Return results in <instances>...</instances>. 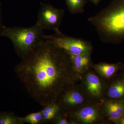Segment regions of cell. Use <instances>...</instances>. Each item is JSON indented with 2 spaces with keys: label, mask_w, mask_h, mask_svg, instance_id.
<instances>
[{
  "label": "cell",
  "mask_w": 124,
  "mask_h": 124,
  "mask_svg": "<svg viewBox=\"0 0 124 124\" xmlns=\"http://www.w3.org/2000/svg\"><path fill=\"white\" fill-rule=\"evenodd\" d=\"M15 72L27 93L44 107L57 102L74 80L70 54L48 38L21 58Z\"/></svg>",
  "instance_id": "obj_1"
},
{
  "label": "cell",
  "mask_w": 124,
  "mask_h": 124,
  "mask_svg": "<svg viewBox=\"0 0 124 124\" xmlns=\"http://www.w3.org/2000/svg\"><path fill=\"white\" fill-rule=\"evenodd\" d=\"M88 20L102 42H122L124 40V0H115Z\"/></svg>",
  "instance_id": "obj_2"
},
{
  "label": "cell",
  "mask_w": 124,
  "mask_h": 124,
  "mask_svg": "<svg viewBox=\"0 0 124 124\" xmlns=\"http://www.w3.org/2000/svg\"><path fill=\"white\" fill-rule=\"evenodd\" d=\"M1 36L10 40L16 52L21 58L47 39L48 35L45 34L44 30L36 23L29 27L4 26Z\"/></svg>",
  "instance_id": "obj_3"
},
{
  "label": "cell",
  "mask_w": 124,
  "mask_h": 124,
  "mask_svg": "<svg viewBox=\"0 0 124 124\" xmlns=\"http://www.w3.org/2000/svg\"><path fill=\"white\" fill-rule=\"evenodd\" d=\"M48 38L55 46L70 55H91L92 53L93 46L91 42L66 35L60 31L55 32L53 35L48 36Z\"/></svg>",
  "instance_id": "obj_4"
},
{
  "label": "cell",
  "mask_w": 124,
  "mask_h": 124,
  "mask_svg": "<svg viewBox=\"0 0 124 124\" xmlns=\"http://www.w3.org/2000/svg\"><path fill=\"white\" fill-rule=\"evenodd\" d=\"M64 15V10L41 3L36 23L44 30H52L56 32L60 31L59 27Z\"/></svg>",
  "instance_id": "obj_5"
},
{
  "label": "cell",
  "mask_w": 124,
  "mask_h": 124,
  "mask_svg": "<svg viewBox=\"0 0 124 124\" xmlns=\"http://www.w3.org/2000/svg\"><path fill=\"white\" fill-rule=\"evenodd\" d=\"M70 55L71 62L73 69L76 70L82 71L86 69L91 63V55L80 54Z\"/></svg>",
  "instance_id": "obj_6"
},
{
  "label": "cell",
  "mask_w": 124,
  "mask_h": 124,
  "mask_svg": "<svg viewBox=\"0 0 124 124\" xmlns=\"http://www.w3.org/2000/svg\"><path fill=\"white\" fill-rule=\"evenodd\" d=\"M106 108L110 119L116 121L121 118L124 112V106L117 102H108L106 104Z\"/></svg>",
  "instance_id": "obj_7"
},
{
  "label": "cell",
  "mask_w": 124,
  "mask_h": 124,
  "mask_svg": "<svg viewBox=\"0 0 124 124\" xmlns=\"http://www.w3.org/2000/svg\"><path fill=\"white\" fill-rule=\"evenodd\" d=\"M60 107L54 102L45 106L41 110L42 116V124H47L56 117L59 111Z\"/></svg>",
  "instance_id": "obj_8"
},
{
  "label": "cell",
  "mask_w": 124,
  "mask_h": 124,
  "mask_svg": "<svg viewBox=\"0 0 124 124\" xmlns=\"http://www.w3.org/2000/svg\"><path fill=\"white\" fill-rule=\"evenodd\" d=\"M86 85L90 93L94 95H100L101 90V86L99 78L93 74L87 76Z\"/></svg>",
  "instance_id": "obj_9"
},
{
  "label": "cell",
  "mask_w": 124,
  "mask_h": 124,
  "mask_svg": "<svg viewBox=\"0 0 124 124\" xmlns=\"http://www.w3.org/2000/svg\"><path fill=\"white\" fill-rule=\"evenodd\" d=\"M63 103L68 106L81 104L84 101V98L79 93L68 90L61 98Z\"/></svg>",
  "instance_id": "obj_10"
},
{
  "label": "cell",
  "mask_w": 124,
  "mask_h": 124,
  "mask_svg": "<svg viewBox=\"0 0 124 124\" xmlns=\"http://www.w3.org/2000/svg\"><path fill=\"white\" fill-rule=\"evenodd\" d=\"M68 10L73 14H82L84 11L85 0H65Z\"/></svg>",
  "instance_id": "obj_11"
},
{
  "label": "cell",
  "mask_w": 124,
  "mask_h": 124,
  "mask_svg": "<svg viewBox=\"0 0 124 124\" xmlns=\"http://www.w3.org/2000/svg\"><path fill=\"white\" fill-rule=\"evenodd\" d=\"M22 117L13 112H0V124H23Z\"/></svg>",
  "instance_id": "obj_12"
},
{
  "label": "cell",
  "mask_w": 124,
  "mask_h": 124,
  "mask_svg": "<svg viewBox=\"0 0 124 124\" xmlns=\"http://www.w3.org/2000/svg\"><path fill=\"white\" fill-rule=\"evenodd\" d=\"M78 116L82 121L86 123H92L97 118L96 111L90 107H86L82 108L79 112Z\"/></svg>",
  "instance_id": "obj_13"
},
{
  "label": "cell",
  "mask_w": 124,
  "mask_h": 124,
  "mask_svg": "<svg viewBox=\"0 0 124 124\" xmlns=\"http://www.w3.org/2000/svg\"><path fill=\"white\" fill-rule=\"evenodd\" d=\"M108 95L113 98H118L124 95V80L119 81L111 86Z\"/></svg>",
  "instance_id": "obj_14"
},
{
  "label": "cell",
  "mask_w": 124,
  "mask_h": 124,
  "mask_svg": "<svg viewBox=\"0 0 124 124\" xmlns=\"http://www.w3.org/2000/svg\"><path fill=\"white\" fill-rule=\"evenodd\" d=\"M96 67L102 75L106 77L112 76L117 69V66L116 64L105 63L99 64Z\"/></svg>",
  "instance_id": "obj_15"
},
{
  "label": "cell",
  "mask_w": 124,
  "mask_h": 124,
  "mask_svg": "<svg viewBox=\"0 0 124 124\" xmlns=\"http://www.w3.org/2000/svg\"><path fill=\"white\" fill-rule=\"evenodd\" d=\"M23 124L27 123L30 124H42V116L41 111L28 114L22 117Z\"/></svg>",
  "instance_id": "obj_16"
},
{
  "label": "cell",
  "mask_w": 124,
  "mask_h": 124,
  "mask_svg": "<svg viewBox=\"0 0 124 124\" xmlns=\"http://www.w3.org/2000/svg\"><path fill=\"white\" fill-rule=\"evenodd\" d=\"M1 13L2 12H1V4L0 2V36H1L2 30H3L4 27V26L2 24Z\"/></svg>",
  "instance_id": "obj_17"
},
{
  "label": "cell",
  "mask_w": 124,
  "mask_h": 124,
  "mask_svg": "<svg viewBox=\"0 0 124 124\" xmlns=\"http://www.w3.org/2000/svg\"><path fill=\"white\" fill-rule=\"evenodd\" d=\"M57 124H69V122L66 118H62L59 119L57 122Z\"/></svg>",
  "instance_id": "obj_18"
},
{
  "label": "cell",
  "mask_w": 124,
  "mask_h": 124,
  "mask_svg": "<svg viewBox=\"0 0 124 124\" xmlns=\"http://www.w3.org/2000/svg\"><path fill=\"white\" fill-rule=\"evenodd\" d=\"M89 0L93 3L94 4L97 5L99 4L101 0Z\"/></svg>",
  "instance_id": "obj_19"
},
{
  "label": "cell",
  "mask_w": 124,
  "mask_h": 124,
  "mask_svg": "<svg viewBox=\"0 0 124 124\" xmlns=\"http://www.w3.org/2000/svg\"><path fill=\"white\" fill-rule=\"evenodd\" d=\"M121 124H124V117H122L120 120Z\"/></svg>",
  "instance_id": "obj_20"
}]
</instances>
